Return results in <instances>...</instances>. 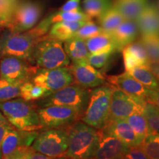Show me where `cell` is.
I'll list each match as a JSON object with an SVG mask.
<instances>
[{
  "mask_svg": "<svg viewBox=\"0 0 159 159\" xmlns=\"http://www.w3.org/2000/svg\"><path fill=\"white\" fill-rule=\"evenodd\" d=\"M112 53V52H104L95 53V54L90 53L88 57V62L94 68H102L108 63Z\"/></svg>",
  "mask_w": 159,
  "mask_h": 159,
  "instance_id": "37",
  "label": "cell"
},
{
  "mask_svg": "<svg viewBox=\"0 0 159 159\" xmlns=\"http://www.w3.org/2000/svg\"><path fill=\"white\" fill-rule=\"evenodd\" d=\"M148 4V0H114L112 7L116 9L125 19L136 21Z\"/></svg>",
  "mask_w": 159,
  "mask_h": 159,
  "instance_id": "20",
  "label": "cell"
},
{
  "mask_svg": "<svg viewBox=\"0 0 159 159\" xmlns=\"http://www.w3.org/2000/svg\"><path fill=\"white\" fill-rule=\"evenodd\" d=\"M123 59H124V64L125 70L127 71H130L131 69L135 68L136 66H140L137 59L125 47L122 49Z\"/></svg>",
  "mask_w": 159,
  "mask_h": 159,
  "instance_id": "39",
  "label": "cell"
},
{
  "mask_svg": "<svg viewBox=\"0 0 159 159\" xmlns=\"http://www.w3.org/2000/svg\"><path fill=\"white\" fill-rule=\"evenodd\" d=\"M0 58H1V56H0Z\"/></svg>",
  "mask_w": 159,
  "mask_h": 159,
  "instance_id": "45",
  "label": "cell"
},
{
  "mask_svg": "<svg viewBox=\"0 0 159 159\" xmlns=\"http://www.w3.org/2000/svg\"><path fill=\"white\" fill-rule=\"evenodd\" d=\"M80 0H67L66 2L60 9V11H71L80 10L79 5Z\"/></svg>",
  "mask_w": 159,
  "mask_h": 159,
  "instance_id": "41",
  "label": "cell"
},
{
  "mask_svg": "<svg viewBox=\"0 0 159 159\" xmlns=\"http://www.w3.org/2000/svg\"><path fill=\"white\" fill-rule=\"evenodd\" d=\"M88 21H59L52 25L49 35L62 42L74 37V35L81 26Z\"/></svg>",
  "mask_w": 159,
  "mask_h": 159,
  "instance_id": "22",
  "label": "cell"
},
{
  "mask_svg": "<svg viewBox=\"0 0 159 159\" xmlns=\"http://www.w3.org/2000/svg\"><path fill=\"white\" fill-rule=\"evenodd\" d=\"M107 80L115 88L122 90L127 94L139 99H147L148 89L130 74L125 71L118 75H111L106 77Z\"/></svg>",
  "mask_w": 159,
  "mask_h": 159,
  "instance_id": "17",
  "label": "cell"
},
{
  "mask_svg": "<svg viewBox=\"0 0 159 159\" xmlns=\"http://www.w3.org/2000/svg\"><path fill=\"white\" fill-rule=\"evenodd\" d=\"M30 62L41 69H55L67 67L70 59L66 53L62 41L44 35L35 45Z\"/></svg>",
  "mask_w": 159,
  "mask_h": 159,
  "instance_id": "2",
  "label": "cell"
},
{
  "mask_svg": "<svg viewBox=\"0 0 159 159\" xmlns=\"http://www.w3.org/2000/svg\"><path fill=\"white\" fill-rule=\"evenodd\" d=\"M66 129L69 146L64 156L71 159L91 158L99 139V130L84 122L71 123Z\"/></svg>",
  "mask_w": 159,
  "mask_h": 159,
  "instance_id": "1",
  "label": "cell"
},
{
  "mask_svg": "<svg viewBox=\"0 0 159 159\" xmlns=\"http://www.w3.org/2000/svg\"><path fill=\"white\" fill-rule=\"evenodd\" d=\"M126 159H148L145 154L141 144L129 147L128 151L125 153V158Z\"/></svg>",
  "mask_w": 159,
  "mask_h": 159,
  "instance_id": "38",
  "label": "cell"
},
{
  "mask_svg": "<svg viewBox=\"0 0 159 159\" xmlns=\"http://www.w3.org/2000/svg\"><path fill=\"white\" fill-rule=\"evenodd\" d=\"M89 94L88 89L73 83L40 99L37 105L39 108L55 105H66L76 108L83 114L88 105Z\"/></svg>",
  "mask_w": 159,
  "mask_h": 159,
  "instance_id": "6",
  "label": "cell"
},
{
  "mask_svg": "<svg viewBox=\"0 0 159 159\" xmlns=\"http://www.w3.org/2000/svg\"><path fill=\"white\" fill-rule=\"evenodd\" d=\"M126 48L139 61L140 66H149L150 61L149 60L148 53L144 45L140 41L137 42H133L127 46Z\"/></svg>",
  "mask_w": 159,
  "mask_h": 159,
  "instance_id": "35",
  "label": "cell"
},
{
  "mask_svg": "<svg viewBox=\"0 0 159 159\" xmlns=\"http://www.w3.org/2000/svg\"><path fill=\"white\" fill-rule=\"evenodd\" d=\"M28 61L15 56H2L0 61V78L24 83L31 80L37 69Z\"/></svg>",
  "mask_w": 159,
  "mask_h": 159,
  "instance_id": "11",
  "label": "cell"
},
{
  "mask_svg": "<svg viewBox=\"0 0 159 159\" xmlns=\"http://www.w3.org/2000/svg\"><path fill=\"white\" fill-rule=\"evenodd\" d=\"M87 48L89 53L104 52H112L117 50L116 45L114 39L110 34L106 33H101L85 40Z\"/></svg>",
  "mask_w": 159,
  "mask_h": 159,
  "instance_id": "23",
  "label": "cell"
},
{
  "mask_svg": "<svg viewBox=\"0 0 159 159\" xmlns=\"http://www.w3.org/2000/svg\"><path fill=\"white\" fill-rule=\"evenodd\" d=\"M0 111L12 126L21 130L41 129L37 110L22 98L0 102Z\"/></svg>",
  "mask_w": 159,
  "mask_h": 159,
  "instance_id": "3",
  "label": "cell"
},
{
  "mask_svg": "<svg viewBox=\"0 0 159 159\" xmlns=\"http://www.w3.org/2000/svg\"><path fill=\"white\" fill-rule=\"evenodd\" d=\"M145 102V99L133 97L114 87L111 94L108 122L117 119H126L134 112L143 111Z\"/></svg>",
  "mask_w": 159,
  "mask_h": 159,
  "instance_id": "9",
  "label": "cell"
},
{
  "mask_svg": "<svg viewBox=\"0 0 159 159\" xmlns=\"http://www.w3.org/2000/svg\"><path fill=\"white\" fill-rule=\"evenodd\" d=\"M129 146L119 139L104 134L99 130V139L91 158L118 159L124 158Z\"/></svg>",
  "mask_w": 159,
  "mask_h": 159,
  "instance_id": "15",
  "label": "cell"
},
{
  "mask_svg": "<svg viewBox=\"0 0 159 159\" xmlns=\"http://www.w3.org/2000/svg\"><path fill=\"white\" fill-rule=\"evenodd\" d=\"M21 83L12 82L0 78V102L20 97Z\"/></svg>",
  "mask_w": 159,
  "mask_h": 159,
  "instance_id": "30",
  "label": "cell"
},
{
  "mask_svg": "<svg viewBox=\"0 0 159 159\" xmlns=\"http://www.w3.org/2000/svg\"><path fill=\"white\" fill-rule=\"evenodd\" d=\"M12 128H13V127H12V125L9 122L0 125V158H2L1 147H2V143L3 139L4 137H5V134H7V131H8L9 129H11Z\"/></svg>",
  "mask_w": 159,
  "mask_h": 159,
  "instance_id": "42",
  "label": "cell"
},
{
  "mask_svg": "<svg viewBox=\"0 0 159 159\" xmlns=\"http://www.w3.org/2000/svg\"><path fill=\"white\" fill-rule=\"evenodd\" d=\"M46 19L51 26L59 21H78L91 20V18L85 14V13H83L80 10L71 11H59Z\"/></svg>",
  "mask_w": 159,
  "mask_h": 159,
  "instance_id": "28",
  "label": "cell"
},
{
  "mask_svg": "<svg viewBox=\"0 0 159 159\" xmlns=\"http://www.w3.org/2000/svg\"><path fill=\"white\" fill-rule=\"evenodd\" d=\"M101 33H102V30L100 27L94 24L92 21L89 20L77 30L74 36L82 39L85 41V40L95 36Z\"/></svg>",
  "mask_w": 159,
  "mask_h": 159,
  "instance_id": "36",
  "label": "cell"
},
{
  "mask_svg": "<svg viewBox=\"0 0 159 159\" xmlns=\"http://www.w3.org/2000/svg\"><path fill=\"white\" fill-rule=\"evenodd\" d=\"M146 100L159 108V89L152 90V89H148Z\"/></svg>",
  "mask_w": 159,
  "mask_h": 159,
  "instance_id": "40",
  "label": "cell"
},
{
  "mask_svg": "<svg viewBox=\"0 0 159 159\" xmlns=\"http://www.w3.org/2000/svg\"><path fill=\"white\" fill-rule=\"evenodd\" d=\"M69 146L66 130L62 128L46 129L38 135L32 148L50 158L64 156Z\"/></svg>",
  "mask_w": 159,
  "mask_h": 159,
  "instance_id": "7",
  "label": "cell"
},
{
  "mask_svg": "<svg viewBox=\"0 0 159 159\" xmlns=\"http://www.w3.org/2000/svg\"><path fill=\"white\" fill-rule=\"evenodd\" d=\"M7 122H8V121L7 120V119H6L5 115H4L1 112V111H0V125L5 124V123H7Z\"/></svg>",
  "mask_w": 159,
  "mask_h": 159,
  "instance_id": "44",
  "label": "cell"
},
{
  "mask_svg": "<svg viewBox=\"0 0 159 159\" xmlns=\"http://www.w3.org/2000/svg\"><path fill=\"white\" fill-rule=\"evenodd\" d=\"M43 37L39 36L33 27L23 33L7 30L0 35V56H15L30 62L35 45Z\"/></svg>",
  "mask_w": 159,
  "mask_h": 159,
  "instance_id": "5",
  "label": "cell"
},
{
  "mask_svg": "<svg viewBox=\"0 0 159 159\" xmlns=\"http://www.w3.org/2000/svg\"><path fill=\"white\" fill-rule=\"evenodd\" d=\"M63 48L72 63L88 61L90 53L85 40L74 36L63 42Z\"/></svg>",
  "mask_w": 159,
  "mask_h": 159,
  "instance_id": "21",
  "label": "cell"
},
{
  "mask_svg": "<svg viewBox=\"0 0 159 159\" xmlns=\"http://www.w3.org/2000/svg\"><path fill=\"white\" fill-rule=\"evenodd\" d=\"M38 135V130H21L14 127L9 129L2 143V158L12 159L13 154L20 147L30 146Z\"/></svg>",
  "mask_w": 159,
  "mask_h": 159,
  "instance_id": "13",
  "label": "cell"
},
{
  "mask_svg": "<svg viewBox=\"0 0 159 159\" xmlns=\"http://www.w3.org/2000/svg\"><path fill=\"white\" fill-rule=\"evenodd\" d=\"M41 129L58 128L69 126L83 116V113L74 107L49 105L37 110Z\"/></svg>",
  "mask_w": 159,
  "mask_h": 159,
  "instance_id": "8",
  "label": "cell"
},
{
  "mask_svg": "<svg viewBox=\"0 0 159 159\" xmlns=\"http://www.w3.org/2000/svg\"><path fill=\"white\" fill-rule=\"evenodd\" d=\"M144 114L150 128L159 133V108L146 100L144 105Z\"/></svg>",
  "mask_w": 159,
  "mask_h": 159,
  "instance_id": "34",
  "label": "cell"
},
{
  "mask_svg": "<svg viewBox=\"0 0 159 159\" xmlns=\"http://www.w3.org/2000/svg\"><path fill=\"white\" fill-rule=\"evenodd\" d=\"M124 20L125 19L122 15L112 6L98 17L99 27L103 33L108 34H111Z\"/></svg>",
  "mask_w": 159,
  "mask_h": 159,
  "instance_id": "26",
  "label": "cell"
},
{
  "mask_svg": "<svg viewBox=\"0 0 159 159\" xmlns=\"http://www.w3.org/2000/svg\"><path fill=\"white\" fill-rule=\"evenodd\" d=\"M140 144L148 158L159 159V133H151Z\"/></svg>",
  "mask_w": 159,
  "mask_h": 159,
  "instance_id": "33",
  "label": "cell"
},
{
  "mask_svg": "<svg viewBox=\"0 0 159 159\" xmlns=\"http://www.w3.org/2000/svg\"><path fill=\"white\" fill-rule=\"evenodd\" d=\"M69 69L75 82L85 89L100 86L106 80V77L103 74L92 66L88 61L72 63Z\"/></svg>",
  "mask_w": 159,
  "mask_h": 159,
  "instance_id": "14",
  "label": "cell"
},
{
  "mask_svg": "<svg viewBox=\"0 0 159 159\" xmlns=\"http://www.w3.org/2000/svg\"><path fill=\"white\" fill-rule=\"evenodd\" d=\"M35 85L43 87L49 94L75 83L70 69L66 67L37 69L31 80Z\"/></svg>",
  "mask_w": 159,
  "mask_h": 159,
  "instance_id": "10",
  "label": "cell"
},
{
  "mask_svg": "<svg viewBox=\"0 0 159 159\" xmlns=\"http://www.w3.org/2000/svg\"><path fill=\"white\" fill-rule=\"evenodd\" d=\"M49 94V92L47 89L35 85L30 80L22 83L21 86L20 97L28 102L42 99Z\"/></svg>",
  "mask_w": 159,
  "mask_h": 159,
  "instance_id": "27",
  "label": "cell"
},
{
  "mask_svg": "<svg viewBox=\"0 0 159 159\" xmlns=\"http://www.w3.org/2000/svg\"><path fill=\"white\" fill-rule=\"evenodd\" d=\"M85 14L89 17L98 18L112 6L111 0H83Z\"/></svg>",
  "mask_w": 159,
  "mask_h": 159,
  "instance_id": "29",
  "label": "cell"
},
{
  "mask_svg": "<svg viewBox=\"0 0 159 159\" xmlns=\"http://www.w3.org/2000/svg\"><path fill=\"white\" fill-rule=\"evenodd\" d=\"M99 130L104 134L111 135L119 139L129 147L140 144L142 141L131 128L126 119H117L108 121Z\"/></svg>",
  "mask_w": 159,
  "mask_h": 159,
  "instance_id": "16",
  "label": "cell"
},
{
  "mask_svg": "<svg viewBox=\"0 0 159 159\" xmlns=\"http://www.w3.org/2000/svg\"><path fill=\"white\" fill-rule=\"evenodd\" d=\"M41 14V7L36 3H18L7 30L12 33H23L29 30L37 23Z\"/></svg>",
  "mask_w": 159,
  "mask_h": 159,
  "instance_id": "12",
  "label": "cell"
},
{
  "mask_svg": "<svg viewBox=\"0 0 159 159\" xmlns=\"http://www.w3.org/2000/svg\"><path fill=\"white\" fill-rule=\"evenodd\" d=\"M18 0H0V31L8 27Z\"/></svg>",
  "mask_w": 159,
  "mask_h": 159,
  "instance_id": "32",
  "label": "cell"
},
{
  "mask_svg": "<svg viewBox=\"0 0 159 159\" xmlns=\"http://www.w3.org/2000/svg\"><path fill=\"white\" fill-rule=\"evenodd\" d=\"M126 120L142 142L148 135L154 132L148 124L144 111L134 112L127 117Z\"/></svg>",
  "mask_w": 159,
  "mask_h": 159,
  "instance_id": "24",
  "label": "cell"
},
{
  "mask_svg": "<svg viewBox=\"0 0 159 159\" xmlns=\"http://www.w3.org/2000/svg\"><path fill=\"white\" fill-rule=\"evenodd\" d=\"M138 32L139 29L136 21L125 19L110 35L116 43L117 50L119 51L134 42Z\"/></svg>",
  "mask_w": 159,
  "mask_h": 159,
  "instance_id": "19",
  "label": "cell"
},
{
  "mask_svg": "<svg viewBox=\"0 0 159 159\" xmlns=\"http://www.w3.org/2000/svg\"><path fill=\"white\" fill-rule=\"evenodd\" d=\"M140 41L146 49L150 63H159V35H142Z\"/></svg>",
  "mask_w": 159,
  "mask_h": 159,
  "instance_id": "31",
  "label": "cell"
},
{
  "mask_svg": "<svg viewBox=\"0 0 159 159\" xmlns=\"http://www.w3.org/2000/svg\"><path fill=\"white\" fill-rule=\"evenodd\" d=\"M136 22L142 35H159V11L156 6L148 4Z\"/></svg>",
  "mask_w": 159,
  "mask_h": 159,
  "instance_id": "18",
  "label": "cell"
},
{
  "mask_svg": "<svg viewBox=\"0 0 159 159\" xmlns=\"http://www.w3.org/2000/svg\"><path fill=\"white\" fill-rule=\"evenodd\" d=\"M113 88V85H102L91 91L88 105L81 118L83 122L98 130L106 125Z\"/></svg>",
  "mask_w": 159,
  "mask_h": 159,
  "instance_id": "4",
  "label": "cell"
},
{
  "mask_svg": "<svg viewBox=\"0 0 159 159\" xmlns=\"http://www.w3.org/2000/svg\"><path fill=\"white\" fill-rule=\"evenodd\" d=\"M133 77L147 89L157 90L159 89V80L148 66H138L129 71Z\"/></svg>",
  "mask_w": 159,
  "mask_h": 159,
  "instance_id": "25",
  "label": "cell"
},
{
  "mask_svg": "<svg viewBox=\"0 0 159 159\" xmlns=\"http://www.w3.org/2000/svg\"><path fill=\"white\" fill-rule=\"evenodd\" d=\"M148 66L159 80V63H150Z\"/></svg>",
  "mask_w": 159,
  "mask_h": 159,
  "instance_id": "43",
  "label": "cell"
}]
</instances>
